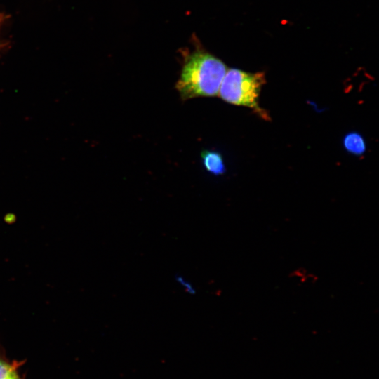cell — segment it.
<instances>
[{"label":"cell","instance_id":"cell-1","mask_svg":"<svg viewBox=\"0 0 379 379\" xmlns=\"http://www.w3.org/2000/svg\"><path fill=\"white\" fill-rule=\"evenodd\" d=\"M226 65L218 58L203 51L187 57L176 89L182 100L197 97H213L226 74Z\"/></svg>","mask_w":379,"mask_h":379},{"label":"cell","instance_id":"cell-2","mask_svg":"<svg viewBox=\"0 0 379 379\" xmlns=\"http://www.w3.org/2000/svg\"><path fill=\"white\" fill-rule=\"evenodd\" d=\"M263 73H248L237 69H230L219 88V97L226 102L253 109L262 118L267 113L258 105L262 86L265 84Z\"/></svg>","mask_w":379,"mask_h":379},{"label":"cell","instance_id":"cell-3","mask_svg":"<svg viewBox=\"0 0 379 379\" xmlns=\"http://www.w3.org/2000/svg\"><path fill=\"white\" fill-rule=\"evenodd\" d=\"M202 164L205 169L214 175H220L226 172L222 154L216 151L204 150L201 153Z\"/></svg>","mask_w":379,"mask_h":379},{"label":"cell","instance_id":"cell-4","mask_svg":"<svg viewBox=\"0 0 379 379\" xmlns=\"http://www.w3.org/2000/svg\"><path fill=\"white\" fill-rule=\"evenodd\" d=\"M343 145L347 152L355 156H361L366 150L365 140L357 132L347 133L343 138Z\"/></svg>","mask_w":379,"mask_h":379},{"label":"cell","instance_id":"cell-5","mask_svg":"<svg viewBox=\"0 0 379 379\" xmlns=\"http://www.w3.org/2000/svg\"><path fill=\"white\" fill-rule=\"evenodd\" d=\"M175 281L182 288V290L189 295H195L197 293L196 287L185 276L177 274L175 275Z\"/></svg>","mask_w":379,"mask_h":379},{"label":"cell","instance_id":"cell-6","mask_svg":"<svg viewBox=\"0 0 379 379\" xmlns=\"http://www.w3.org/2000/svg\"><path fill=\"white\" fill-rule=\"evenodd\" d=\"M16 373L14 366L7 362L0 353V379H8Z\"/></svg>","mask_w":379,"mask_h":379},{"label":"cell","instance_id":"cell-7","mask_svg":"<svg viewBox=\"0 0 379 379\" xmlns=\"http://www.w3.org/2000/svg\"><path fill=\"white\" fill-rule=\"evenodd\" d=\"M8 379H20L18 375L16 373L13 375V376L8 378Z\"/></svg>","mask_w":379,"mask_h":379}]
</instances>
